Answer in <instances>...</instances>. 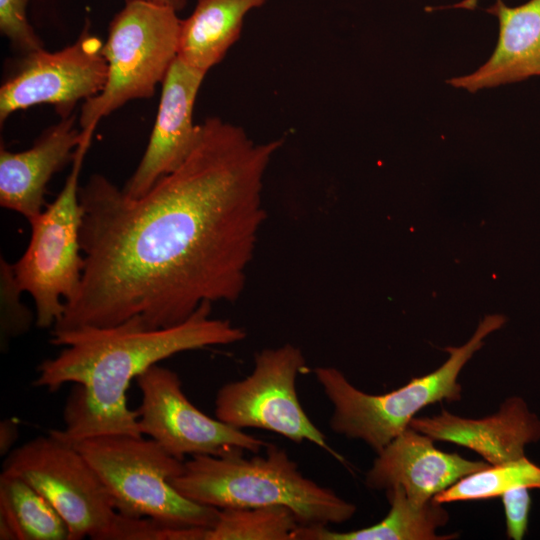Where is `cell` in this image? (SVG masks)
Here are the masks:
<instances>
[{
    "mask_svg": "<svg viewBox=\"0 0 540 540\" xmlns=\"http://www.w3.org/2000/svg\"><path fill=\"white\" fill-rule=\"evenodd\" d=\"M409 427L434 441L469 448L490 465L525 456V446L540 440V419L520 397L506 399L497 413L480 419L460 417L446 410L431 417H414Z\"/></svg>",
    "mask_w": 540,
    "mask_h": 540,
    "instance_id": "cell-15",
    "label": "cell"
},
{
    "mask_svg": "<svg viewBox=\"0 0 540 540\" xmlns=\"http://www.w3.org/2000/svg\"><path fill=\"white\" fill-rule=\"evenodd\" d=\"M74 446L111 494L118 513L150 518L169 528H211L219 509L181 495L170 480L181 474L184 460L165 451L153 439L104 435Z\"/></svg>",
    "mask_w": 540,
    "mask_h": 540,
    "instance_id": "cell-5",
    "label": "cell"
},
{
    "mask_svg": "<svg viewBox=\"0 0 540 540\" xmlns=\"http://www.w3.org/2000/svg\"><path fill=\"white\" fill-rule=\"evenodd\" d=\"M30 0H0V31L23 55L43 49L27 17Z\"/></svg>",
    "mask_w": 540,
    "mask_h": 540,
    "instance_id": "cell-23",
    "label": "cell"
},
{
    "mask_svg": "<svg viewBox=\"0 0 540 540\" xmlns=\"http://www.w3.org/2000/svg\"><path fill=\"white\" fill-rule=\"evenodd\" d=\"M305 368L301 349L292 344L258 352L248 376L228 382L218 390L216 418L238 429H264L295 443L309 441L343 461L298 399L296 380Z\"/></svg>",
    "mask_w": 540,
    "mask_h": 540,
    "instance_id": "cell-9",
    "label": "cell"
},
{
    "mask_svg": "<svg viewBox=\"0 0 540 540\" xmlns=\"http://www.w3.org/2000/svg\"><path fill=\"white\" fill-rule=\"evenodd\" d=\"M1 540H69L66 522L52 504L21 477L0 475Z\"/></svg>",
    "mask_w": 540,
    "mask_h": 540,
    "instance_id": "cell-19",
    "label": "cell"
},
{
    "mask_svg": "<svg viewBox=\"0 0 540 540\" xmlns=\"http://www.w3.org/2000/svg\"><path fill=\"white\" fill-rule=\"evenodd\" d=\"M207 72L177 57L164 81L155 123L136 170L123 192L141 197L163 176L175 170L192 150L199 133L193 122L196 98Z\"/></svg>",
    "mask_w": 540,
    "mask_h": 540,
    "instance_id": "cell-12",
    "label": "cell"
},
{
    "mask_svg": "<svg viewBox=\"0 0 540 540\" xmlns=\"http://www.w3.org/2000/svg\"><path fill=\"white\" fill-rule=\"evenodd\" d=\"M527 487H517L504 492L500 497L505 511L507 536L521 540L528 529L531 496Z\"/></svg>",
    "mask_w": 540,
    "mask_h": 540,
    "instance_id": "cell-24",
    "label": "cell"
},
{
    "mask_svg": "<svg viewBox=\"0 0 540 540\" xmlns=\"http://www.w3.org/2000/svg\"><path fill=\"white\" fill-rule=\"evenodd\" d=\"M171 6L177 11L183 9L188 0H149Z\"/></svg>",
    "mask_w": 540,
    "mask_h": 540,
    "instance_id": "cell-27",
    "label": "cell"
},
{
    "mask_svg": "<svg viewBox=\"0 0 540 540\" xmlns=\"http://www.w3.org/2000/svg\"><path fill=\"white\" fill-rule=\"evenodd\" d=\"M18 437L17 423L12 419H5L0 423V453L6 456L12 449Z\"/></svg>",
    "mask_w": 540,
    "mask_h": 540,
    "instance_id": "cell-25",
    "label": "cell"
},
{
    "mask_svg": "<svg viewBox=\"0 0 540 540\" xmlns=\"http://www.w3.org/2000/svg\"><path fill=\"white\" fill-rule=\"evenodd\" d=\"M478 1L479 0H463L454 5L437 7V9L464 8V9L473 10L476 8Z\"/></svg>",
    "mask_w": 540,
    "mask_h": 540,
    "instance_id": "cell-26",
    "label": "cell"
},
{
    "mask_svg": "<svg viewBox=\"0 0 540 540\" xmlns=\"http://www.w3.org/2000/svg\"><path fill=\"white\" fill-rule=\"evenodd\" d=\"M2 472L40 492L68 526L69 540H110L119 513L96 471L77 448L50 434L12 449Z\"/></svg>",
    "mask_w": 540,
    "mask_h": 540,
    "instance_id": "cell-8",
    "label": "cell"
},
{
    "mask_svg": "<svg viewBox=\"0 0 540 540\" xmlns=\"http://www.w3.org/2000/svg\"><path fill=\"white\" fill-rule=\"evenodd\" d=\"M71 171L55 200L29 224L31 237L20 259L12 264L18 287L28 292L35 305L37 327L53 328L65 302L77 292L84 266L80 234L83 210L79 176L93 133L83 131Z\"/></svg>",
    "mask_w": 540,
    "mask_h": 540,
    "instance_id": "cell-7",
    "label": "cell"
},
{
    "mask_svg": "<svg viewBox=\"0 0 540 540\" xmlns=\"http://www.w3.org/2000/svg\"><path fill=\"white\" fill-rule=\"evenodd\" d=\"M177 12L154 1L127 0L114 16L103 44L106 84L83 103L82 130H95L102 118L127 102L154 95L178 57L181 19Z\"/></svg>",
    "mask_w": 540,
    "mask_h": 540,
    "instance_id": "cell-6",
    "label": "cell"
},
{
    "mask_svg": "<svg viewBox=\"0 0 540 540\" xmlns=\"http://www.w3.org/2000/svg\"><path fill=\"white\" fill-rule=\"evenodd\" d=\"M388 514L378 523L348 532L330 530L324 525H300L293 540H448L456 534L438 535L436 529L449 520L442 503L433 498L422 504L413 502L400 485L386 490Z\"/></svg>",
    "mask_w": 540,
    "mask_h": 540,
    "instance_id": "cell-18",
    "label": "cell"
},
{
    "mask_svg": "<svg viewBox=\"0 0 540 540\" xmlns=\"http://www.w3.org/2000/svg\"><path fill=\"white\" fill-rule=\"evenodd\" d=\"M1 314L0 336L1 348L11 338L26 333L33 320L32 313L20 301L22 291L17 285L12 264L1 257Z\"/></svg>",
    "mask_w": 540,
    "mask_h": 540,
    "instance_id": "cell-22",
    "label": "cell"
},
{
    "mask_svg": "<svg viewBox=\"0 0 540 540\" xmlns=\"http://www.w3.org/2000/svg\"><path fill=\"white\" fill-rule=\"evenodd\" d=\"M268 0H197L181 20L178 57L208 72L239 39L245 16Z\"/></svg>",
    "mask_w": 540,
    "mask_h": 540,
    "instance_id": "cell-17",
    "label": "cell"
},
{
    "mask_svg": "<svg viewBox=\"0 0 540 540\" xmlns=\"http://www.w3.org/2000/svg\"><path fill=\"white\" fill-rule=\"evenodd\" d=\"M204 302L185 321L166 328H145L137 318L111 327H81L51 332V343L64 346L37 367L36 387L50 392L73 384L64 408V427L50 435L69 444L104 435L143 436L127 389L149 367L175 354L246 337L229 320L211 318Z\"/></svg>",
    "mask_w": 540,
    "mask_h": 540,
    "instance_id": "cell-2",
    "label": "cell"
},
{
    "mask_svg": "<svg viewBox=\"0 0 540 540\" xmlns=\"http://www.w3.org/2000/svg\"><path fill=\"white\" fill-rule=\"evenodd\" d=\"M434 440L407 427L377 454L365 477L373 490H388L400 485L415 503L422 504L458 480L490 466L457 453L437 449Z\"/></svg>",
    "mask_w": 540,
    "mask_h": 540,
    "instance_id": "cell-13",
    "label": "cell"
},
{
    "mask_svg": "<svg viewBox=\"0 0 540 540\" xmlns=\"http://www.w3.org/2000/svg\"><path fill=\"white\" fill-rule=\"evenodd\" d=\"M281 145L209 117L186 159L141 197L92 175L79 189L80 286L52 331L131 318L166 328L204 302L236 301L266 216L263 179Z\"/></svg>",
    "mask_w": 540,
    "mask_h": 540,
    "instance_id": "cell-1",
    "label": "cell"
},
{
    "mask_svg": "<svg viewBox=\"0 0 540 540\" xmlns=\"http://www.w3.org/2000/svg\"><path fill=\"white\" fill-rule=\"evenodd\" d=\"M540 489V466L526 456L489 467L464 476L456 483L436 494L439 503L484 500L501 496L517 488Z\"/></svg>",
    "mask_w": 540,
    "mask_h": 540,
    "instance_id": "cell-21",
    "label": "cell"
},
{
    "mask_svg": "<svg viewBox=\"0 0 540 540\" xmlns=\"http://www.w3.org/2000/svg\"><path fill=\"white\" fill-rule=\"evenodd\" d=\"M499 22L496 47L473 73L453 77V87L476 92L540 76V0L508 6L503 0L486 9Z\"/></svg>",
    "mask_w": 540,
    "mask_h": 540,
    "instance_id": "cell-16",
    "label": "cell"
},
{
    "mask_svg": "<svg viewBox=\"0 0 540 540\" xmlns=\"http://www.w3.org/2000/svg\"><path fill=\"white\" fill-rule=\"evenodd\" d=\"M102 41L84 29L65 48L23 55L0 87V122L34 105L50 104L60 118L72 115L80 100L98 95L107 80Z\"/></svg>",
    "mask_w": 540,
    "mask_h": 540,
    "instance_id": "cell-11",
    "label": "cell"
},
{
    "mask_svg": "<svg viewBox=\"0 0 540 540\" xmlns=\"http://www.w3.org/2000/svg\"><path fill=\"white\" fill-rule=\"evenodd\" d=\"M72 114L49 126L23 151L0 149V205L22 215L28 222L45 205L46 187L52 176L72 163L83 139Z\"/></svg>",
    "mask_w": 540,
    "mask_h": 540,
    "instance_id": "cell-14",
    "label": "cell"
},
{
    "mask_svg": "<svg viewBox=\"0 0 540 540\" xmlns=\"http://www.w3.org/2000/svg\"><path fill=\"white\" fill-rule=\"evenodd\" d=\"M136 381L142 395L136 409L141 434L180 460L185 455L256 454L268 444L201 412L186 397L179 376L171 369L155 364Z\"/></svg>",
    "mask_w": 540,
    "mask_h": 540,
    "instance_id": "cell-10",
    "label": "cell"
},
{
    "mask_svg": "<svg viewBox=\"0 0 540 540\" xmlns=\"http://www.w3.org/2000/svg\"><path fill=\"white\" fill-rule=\"evenodd\" d=\"M505 322L501 314L485 316L467 343L445 349L449 358L440 367L381 395L357 389L335 367H316L315 378L333 406L329 427L336 434L365 442L378 454L409 427L415 414L425 406L461 399L462 388L457 381L460 371L483 346L484 338Z\"/></svg>",
    "mask_w": 540,
    "mask_h": 540,
    "instance_id": "cell-4",
    "label": "cell"
},
{
    "mask_svg": "<svg viewBox=\"0 0 540 540\" xmlns=\"http://www.w3.org/2000/svg\"><path fill=\"white\" fill-rule=\"evenodd\" d=\"M300 526L286 506L219 509L218 518L206 529L205 540H293Z\"/></svg>",
    "mask_w": 540,
    "mask_h": 540,
    "instance_id": "cell-20",
    "label": "cell"
},
{
    "mask_svg": "<svg viewBox=\"0 0 540 540\" xmlns=\"http://www.w3.org/2000/svg\"><path fill=\"white\" fill-rule=\"evenodd\" d=\"M170 483L185 498L217 509L286 506L303 526L341 524L356 512L353 503L304 476L285 449L270 443L264 455L250 458L191 456Z\"/></svg>",
    "mask_w": 540,
    "mask_h": 540,
    "instance_id": "cell-3",
    "label": "cell"
}]
</instances>
